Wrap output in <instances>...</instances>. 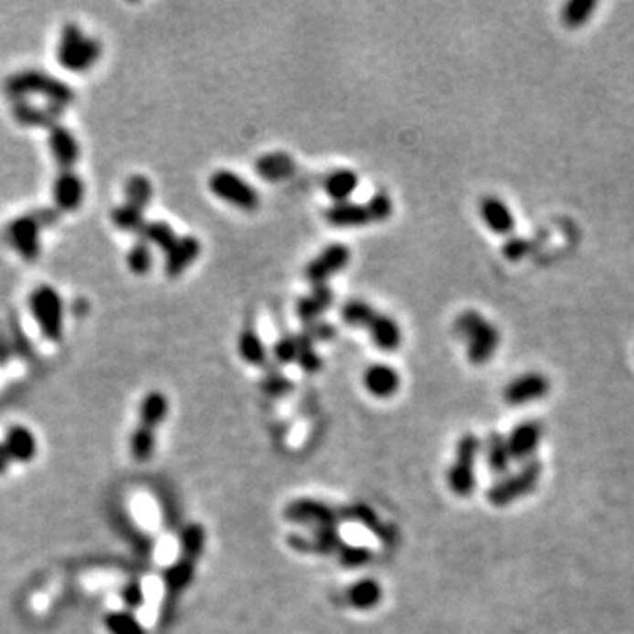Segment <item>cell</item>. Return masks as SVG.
Instances as JSON below:
<instances>
[{
	"instance_id": "e575fe53",
	"label": "cell",
	"mask_w": 634,
	"mask_h": 634,
	"mask_svg": "<svg viewBox=\"0 0 634 634\" xmlns=\"http://www.w3.org/2000/svg\"><path fill=\"white\" fill-rule=\"evenodd\" d=\"M111 219H113V224L122 229V231H129V233H136L142 229V226L145 224V210L134 206V205H129V203H123L121 206H117L111 214Z\"/></svg>"
},
{
	"instance_id": "7c38bea8",
	"label": "cell",
	"mask_w": 634,
	"mask_h": 634,
	"mask_svg": "<svg viewBox=\"0 0 634 634\" xmlns=\"http://www.w3.org/2000/svg\"><path fill=\"white\" fill-rule=\"evenodd\" d=\"M552 388L548 377L541 372H525L522 375H516L512 381L506 385L502 391L504 402L510 406H525L533 404L548 395Z\"/></svg>"
},
{
	"instance_id": "60d3db41",
	"label": "cell",
	"mask_w": 634,
	"mask_h": 634,
	"mask_svg": "<svg viewBox=\"0 0 634 634\" xmlns=\"http://www.w3.org/2000/svg\"><path fill=\"white\" fill-rule=\"evenodd\" d=\"M298 335H286L280 337L273 345V356L279 364H293L298 356Z\"/></svg>"
},
{
	"instance_id": "f1b7e54d",
	"label": "cell",
	"mask_w": 634,
	"mask_h": 634,
	"mask_svg": "<svg viewBox=\"0 0 634 634\" xmlns=\"http://www.w3.org/2000/svg\"><path fill=\"white\" fill-rule=\"evenodd\" d=\"M138 237H140V240L147 242L148 245L159 247L164 254L178 240V235L174 233V229L164 220H152V222L145 220V224L138 231Z\"/></svg>"
},
{
	"instance_id": "ab89813d",
	"label": "cell",
	"mask_w": 634,
	"mask_h": 634,
	"mask_svg": "<svg viewBox=\"0 0 634 634\" xmlns=\"http://www.w3.org/2000/svg\"><path fill=\"white\" fill-rule=\"evenodd\" d=\"M366 214L370 222H385L391 217L393 214V203H391L390 195L386 193H375L368 199L365 205Z\"/></svg>"
},
{
	"instance_id": "ba28073f",
	"label": "cell",
	"mask_w": 634,
	"mask_h": 634,
	"mask_svg": "<svg viewBox=\"0 0 634 634\" xmlns=\"http://www.w3.org/2000/svg\"><path fill=\"white\" fill-rule=\"evenodd\" d=\"M481 442L474 434H464L459 444L455 460L448 470V487L459 497H470L476 488V460Z\"/></svg>"
},
{
	"instance_id": "8992f818",
	"label": "cell",
	"mask_w": 634,
	"mask_h": 634,
	"mask_svg": "<svg viewBox=\"0 0 634 634\" xmlns=\"http://www.w3.org/2000/svg\"><path fill=\"white\" fill-rule=\"evenodd\" d=\"M541 474L543 465L537 459L525 462L516 472L502 476L499 481L488 488V502L495 508H504L527 497L531 491L536 490Z\"/></svg>"
},
{
	"instance_id": "d6a6232c",
	"label": "cell",
	"mask_w": 634,
	"mask_h": 634,
	"mask_svg": "<svg viewBox=\"0 0 634 634\" xmlns=\"http://www.w3.org/2000/svg\"><path fill=\"white\" fill-rule=\"evenodd\" d=\"M375 316H377L375 309L364 300H349L342 307L343 322L353 328H368V324Z\"/></svg>"
},
{
	"instance_id": "d6986e66",
	"label": "cell",
	"mask_w": 634,
	"mask_h": 634,
	"mask_svg": "<svg viewBox=\"0 0 634 634\" xmlns=\"http://www.w3.org/2000/svg\"><path fill=\"white\" fill-rule=\"evenodd\" d=\"M364 385L375 398H390L400 388V374L386 364H374L364 374Z\"/></svg>"
},
{
	"instance_id": "603a6c76",
	"label": "cell",
	"mask_w": 634,
	"mask_h": 634,
	"mask_svg": "<svg viewBox=\"0 0 634 634\" xmlns=\"http://www.w3.org/2000/svg\"><path fill=\"white\" fill-rule=\"evenodd\" d=\"M345 601L354 610H374L383 601V586L372 578H364L347 586Z\"/></svg>"
},
{
	"instance_id": "6da1fadb",
	"label": "cell",
	"mask_w": 634,
	"mask_h": 634,
	"mask_svg": "<svg viewBox=\"0 0 634 634\" xmlns=\"http://www.w3.org/2000/svg\"><path fill=\"white\" fill-rule=\"evenodd\" d=\"M206 544V531L201 523H187L178 539V557L166 567L164 584V618H168L180 596L195 582V569L203 557Z\"/></svg>"
},
{
	"instance_id": "5bb4252c",
	"label": "cell",
	"mask_w": 634,
	"mask_h": 634,
	"mask_svg": "<svg viewBox=\"0 0 634 634\" xmlns=\"http://www.w3.org/2000/svg\"><path fill=\"white\" fill-rule=\"evenodd\" d=\"M481 219L487 224L488 229L499 237H512L516 227L514 216L510 206L499 199L497 195H485L480 203Z\"/></svg>"
},
{
	"instance_id": "ffe728a7",
	"label": "cell",
	"mask_w": 634,
	"mask_h": 634,
	"mask_svg": "<svg viewBox=\"0 0 634 634\" xmlns=\"http://www.w3.org/2000/svg\"><path fill=\"white\" fill-rule=\"evenodd\" d=\"M333 303V291L328 284L312 286L311 293L301 296L296 303V314L307 324L317 321Z\"/></svg>"
},
{
	"instance_id": "83f0119b",
	"label": "cell",
	"mask_w": 634,
	"mask_h": 634,
	"mask_svg": "<svg viewBox=\"0 0 634 634\" xmlns=\"http://www.w3.org/2000/svg\"><path fill=\"white\" fill-rule=\"evenodd\" d=\"M358 184H360V178L354 171H332L324 180V191L335 203H341V201H349V197L358 189Z\"/></svg>"
},
{
	"instance_id": "836d02e7",
	"label": "cell",
	"mask_w": 634,
	"mask_h": 634,
	"mask_svg": "<svg viewBox=\"0 0 634 634\" xmlns=\"http://www.w3.org/2000/svg\"><path fill=\"white\" fill-rule=\"evenodd\" d=\"M152 184L143 174H132L125 184V203L145 210L152 201Z\"/></svg>"
},
{
	"instance_id": "7402d4cb",
	"label": "cell",
	"mask_w": 634,
	"mask_h": 634,
	"mask_svg": "<svg viewBox=\"0 0 634 634\" xmlns=\"http://www.w3.org/2000/svg\"><path fill=\"white\" fill-rule=\"evenodd\" d=\"M296 171L293 157L286 152L265 153L256 161V173L267 182H282Z\"/></svg>"
},
{
	"instance_id": "52a82bcc",
	"label": "cell",
	"mask_w": 634,
	"mask_h": 634,
	"mask_svg": "<svg viewBox=\"0 0 634 634\" xmlns=\"http://www.w3.org/2000/svg\"><path fill=\"white\" fill-rule=\"evenodd\" d=\"M30 314L36 319L41 333L51 342L64 335V301L51 286L36 288L28 298Z\"/></svg>"
},
{
	"instance_id": "8d00e7d4",
	"label": "cell",
	"mask_w": 634,
	"mask_h": 634,
	"mask_svg": "<svg viewBox=\"0 0 634 634\" xmlns=\"http://www.w3.org/2000/svg\"><path fill=\"white\" fill-rule=\"evenodd\" d=\"M127 265L134 275H147L153 265V256H152L150 245L143 240L132 245L129 254H127Z\"/></svg>"
},
{
	"instance_id": "cb8c5ba5",
	"label": "cell",
	"mask_w": 634,
	"mask_h": 634,
	"mask_svg": "<svg viewBox=\"0 0 634 634\" xmlns=\"http://www.w3.org/2000/svg\"><path fill=\"white\" fill-rule=\"evenodd\" d=\"M366 330L375 347L383 351H395L402 343V330L398 322L386 314H377L374 317Z\"/></svg>"
},
{
	"instance_id": "ee69618b",
	"label": "cell",
	"mask_w": 634,
	"mask_h": 634,
	"mask_svg": "<svg viewBox=\"0 0 634 634\" xmlns=\"http://www.w3.org/2000/svg\"><path fill=\"white\" fill-rule=\"evenodd\" d=\"M121 597H122L123 605L125 608L129 611L138 610L143 601H145V594H143V586L138 582V580H131L123 586L122 592H121Z\"/></svg>"
},
{
	"instance_id": "d4e9b609",
	"label": "cell",
	"mask_w": 634,
	"mask_h": 634,
	"mask_svg": "<svg viewBox=\"0 0 634 634\" xmlns=\"http://www.w3.org/2000/svg\"><path fill=\"white\" fill-rule=\"evenodd\" d=\"M170 411V402L163 391H150L140 404V423L138 427L157 432L161 423L166 419Z\"/></svg>"
},
{
	"instance_id": "d590c367",
	"label": "cell",
	"mask_w": 634,
	"mask_h": 634,
	"mask_svg": "<svg viewBox=\"0 0 634 634\" xmlns=\"http://www.w3.org/2000/svg\"><path fill=\"white\" fill-rule=\"evenodd\" d=\"M129 448H131V455L134 457V460L147 462L152 459L153 449H155V432L136 427L132 436H131Z\"/></svg>"
},
{
	"instance_id": "ac0fdd59",
	"label": "cell",
	"mask_w": 634,
	"mask_h": 634,
	"mask_svg": "<svg viewBox=\"0 0 634 634\" xmlns=\"http://www.w3.org/2000/svg\"><path fill=\"white\" fill-rule=\"evenodd\" d=\"M7 455L13 462H32L37 455V439L30 428L24 425L11 427L2 440Z\"/></svg>"
},
{
	"instance_id": "8fae6325",
	"label": "cell",
	"mask_w": 634,
	"mask_h": 634,
	"mask_svg": "<svg viewBox=\"0 0 634 634\" xmlns=\"http://www.w3.org/2000/svg\"><path fill=\"white\" fill-rule=\"evenodd\" d=\"M351 250L342 244L328 245L305 267V279L312 286L326 284L333 275L347 267Z\"/></svg>"
},
{
	"instance_id": "4316f807",
	"label": "cell",
	"mask_w": 634,
	"mask_h": 634,
	"mask_svg": "<svg viewBox=\"0 0 634 634\" xmlns=\"http://www.w3.org/2000/svg\"><path fill=\"white\" fill-rule=\"evenodd\" d=\"M485 457H487L488 469L493 474H506L510 470L512 464V453L508 448V440L499 434V432H491L488 436L487 444H485Z\"/></svg>"
},
{
	"instance_id": "f35d334b",
	"label": "cell",
	"mask_w": 634,
	"mask_h": 634,
	"mask_svg": "<svg viewBox=\"0 0 634 634\" xmlns=\"http://www.w3.org/2000/svg\"><path fill=\"white\" fill-rule=\"evenodd\" d=\"M335 555L339 557L343 567L353 569V567H362V565L368 564L372 559V550L365 548V546H353V544L343 543Z\"/></svg>"
},
{
	"instance_id": "b9f144b4",
	"label": "cell",
	"mask_w": 634,
	"mask_h": 634,
	"mask_svg": "<svg viewBox=\"0 0 634 634\" xmlns=\"http://www.w3.org/2000/svg\"><path fill=\"white\" fill-rule=\"evenodd\" d=\"M531 252V242L525 237H508L502 244V256L508 261H522L523 258H527V254Z\"/></svg>"
},
{
	"instance_id": "2e32d148",
	"label": "cell",
	"mask_w": 634,
	"mask_h": 634,
	"mask_svg": "<svg viewBox=\"0 0 634 634\" xmlns=\"http://www.w3.org/2000/svg\"><path fill=\"white\" fill-rule=\"evenodd\" d=\"M49 150L58 164L60 171H73L74 164L79 159V145L73 132L62 125H55L49 129Z\"/></svg>"
},
{
	"instance_id": "9a60e30c",
	"label": "cell",
	"mask_w": 634,
	"mask_h": 634,
	"mask_svg": "<svg viewBox=\"0 0 634 634\" xmlns=\"http://www.w3.org/2000/svg\"><path fill=\"white\" fill-rule=\"evenodd\" d=\"M201 254V244L195 237H178V240L164 254V273L174 279L189 269Z\"/></svg>"
},
{
	"instance_id": "1f68e13d",
	"label": "cell",
	"mask_w": 634,
	"mask_h": 634,
	"mask_svg": "<svg viewBox=\"0 0 634 634\" xmlns=\"http://www.w3.org/2000/svg\"><path fill=\"white\" fill-rule=\"evenodd\" d=\"M596 7H597V2L594 0H571L562 7V24L567 28H580L590 20Z\"/></svg>"
},
{
	"instance_id": "e0dca14e",
	"label": "cell",
	"mask_w": 634,
	"mask_h": 634,
	"mask_svg": "<svg viewBox=\"0 0 634 634\" xmlns=\"http://www.w3.org/2000/svg\"><path fill=\"white\" fill-rule=\"evenodd\" d=\"M85 195V187L81 178L74 171H60L53 184V201L58 210L73 212Z\"/></svg>"
},
{
	"instance_id": "7bdbcfd3",
	"label": "cell",
	"mask_w": 634,
	"mask_h": 634,
	"mask_svg": "<svg viewBox=\"0 0 634 634\" xmlns=\"http://www.w3.org/2000/svg\"><path fill=\"white\" fill-rule=\"evenodd\" d=\"M301 333L312 342H328L335 337V328L330 322L317 319L312 322H307Z\"/></svg>"
},
{
	"instance_id": "277c9868",
	"label": "cell",
	"mask_w": 634,
	"mask_h": 634,
	"mask_svg": "<svg viewBox=\"0 0 634 634\" xmlns=\"http://www.w3.org/2000/svg\"><path fill=\"white\" fill-rule=\"evenodd\" d=\"M58 222V210H36L20 216L5 226V240L25 261H36L41 254V231Z\"/></svg>"
},
{
	"instance_id": "9c48e42d",
	"label": "cell",
	"mask_w": 634,
	"mask_h": 634,
	"mask_svg": "<svg viewBox=\"0 0 634 634\" xmlns=\"http://www.w3.org/2000/svg\"><path fill=\"white\" fill-rule=\"evenodd\" d=\"M210 191L222 201L242 208V210H256L259 206V193L238 176L237 173L227 170L216 171L208 180Z\"/></svg>"
},
{
	"instance_id": "4dcf8cb0",
	"label": "cell",
	"mask_w": 634,
	"mask_h": 634,
	"mask_svg": "<svg viewBox=\"0 0 634 634\" xmlns=\"http://www.w3.org/2000/svg\"><path fill=\"white\" fill-rule=\"evenodd\" d=\"M104 626L110 634H147L138 617L129 610L110 611L104 617Z\"/></svg>"
},
{
	"instance_id": "f6af8a7d",
	"label": "cell",
	"mask_w": 634,
	"mask_h": 634,
	"mask_svg": "<svg viewBox=\"0 0 634 634\" xmlns=\"http://www.w3.org/2000/svg\"><path fill=\"white\" fill-rule=\"evenodd\" d=\"M286 388H290V383H288V379H286V377H280V375H269V379H267V391H269V393H277V395H280V393H284V391H286Z\"/></svg>"
},
{
	"instance_id": "30bf717a",
	"label": "cell",
	"mask_w": 634,
	"mask_h": 634,
	"mask_svg": "<svg viewBox=\"0 0 634 634\" xmlns=\"http://www.w3.org/2000/svg\"><path fill=\"white\" fill-rule=\"evenodd\" d=\"M284 516L293 523L311 527L312 531L339 523V512H335V508L309 497L291 501L284 510Z\"/></svg>"
},
{
	"instance_id": "44dd1931",
	"label": "cell",
	"mask_w": 634,
	"mask_h": 634,
	"mask_svg": "<svg viewBox=\"0 0 634 634\" xmlns=\"http://www.w3.org/2000/svg\"><path fill=\"white\" fill-rule=\"evenodd\" d=\"M324 219L333 226V227H364L370 219L366 214L365 205L360 203H353V201H341V203H333L326 212H324Z\"/></svg>"
},
{
	"instance_id": "5b68a950",
	"label": "cell",
	"mask_w": 634,
	"mask_h": 634,
	"mask_svg": "<svg viewBox=\"0 0 634 634\" xmlns=\"http://www.w3.org/2000/svg\"><path fill=\"white\" fill-rule=\"evenodd\" d=\"M102 47L98 39L85 36L78 25L68 24L57 47V60L73 73H85L98 64Z\"/></svg>"
},
{
	"instance_id": "484cf974",
	"label": "cell",
	"mask_w": 634,
	"mask_h": 634,
	"mask_svg": "<svg viewBox=\"0 0 634 634\" xmlns=\"http://www.w3.org/2000/svg\"><path fill=\"white\" fill-rule=\"evenodd\" d=\"M60 111H62L60 108L51 104L48 108H37L25 100H18L16 106L13 108V115L18 122L24 125H34V127H49V129L57 125L55 121L58 119Z\"/></svg>"
},
{
	"instance_id": "3957f363",
	"label": "cell",
	"mask_w": 634,
	"mask_h": 634,
	"mask_svg": "<svg viewBox=\"0 0 634 634\" xmlns=\"http://www.w3.org/2000/svg\"><path fill=\"white\" fill-rule=\"evenodd\" d=\"M5 92L16 100H24L26 96H43L51 106L60 110L69 106L74 99L73 90L62 79L36 69L13 74L5 81Z\"/></svg>"
},
{
	"instance_id": "bcb514c9",
	"label": "cell",
	"mask_w": 634,
	"mask_h": 634,
	"mask_svg": "<svg viewBox=\"0 0 634 634\" xmlns=\"http://www.w3.org/2000/svg\"><path fill=\"white\" fill-rule=\"evenodd\" d=\"M11 462H13V460H11V457L7 455V451H5L4 444L0 442V476L7 472V469H9Z\"/></svg>"
},
{
	"instance_id": "74e56055",
	"label": "cell",
	"mask_w": 634,
	"mask_h": 634,
	"mask_svg": "<svg viewBox=\"0 0 634 634\" xmlns=\"http://www.w3.org/2000/svg\"><path fill=\"white\" fill-rule=\"evenodd\" d=\"M298 343H300V349H298L296 364L300 365L303 372L316 374L317 370L321 368V358L317 356L316 351H314V342L307 339L303 333H300L298 335Z\"/></svg>"
},
{
	"instance_id": "4fadbf2b",
	"label": "cell",
	"mask_w": 634,
	"mask_h": 634,
	"mask_svg": "<svg viewBox=\"0 0 634 634\" xmlns=\"http://www.w3.org/2000/svg\"><path fill=\"white\" fill-rule=\"evenodd\" d=\"M543 439V425L536 419H527L518 423L510 436L506 438L508 440V448L512 453V462H529L534 459L537 448Z\"/></svg>"
},
{
	"instance_id": "f546056e",
	"label": "cell",
	"mask_w": 634,
	"mask_h": 634,
	"mask_svg": "<svg viewBox=\"0 0 634 634\" xmlns=\"http://www.w3.org/2000/svg\"><path fill=\"white\" fill-rule=\"evenodd\" d=\"M238 354L248 365L261 366L267 364L269 353L256 330L245 328L238 337Z\"/></svg>"
},
{
	"instance_id": "7a4b0ae2",
	"label": "cell",
	"mask_w": 634,
	"mask_h": 634,
	"mask_svg": "<svg viewBox=\"0 0 634 634\" xmlns=\"http://www.w3.org/2000/svg\"><path fill=\"white\" fill-rule=\"evenodd\" d=\"M455 332L467 343V358L474 365L490 362L501 343L499 328L476 311H465L457 317Z\"/></svg>"
}]
</instances>
